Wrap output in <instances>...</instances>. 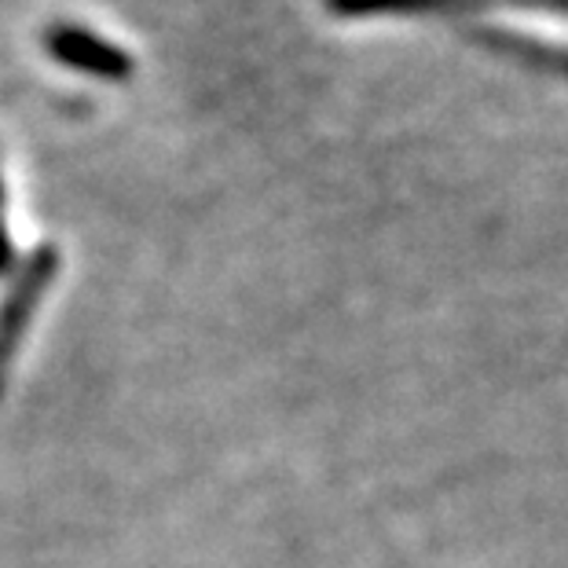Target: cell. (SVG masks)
Returning <instances> with one entry per match:
<instances>
[{
	"instance_id": "obj_1",
	"label": "cell",
	"mask_w": 568,
	"mask_h": 568,
	"mask_svg": "<svg viewBox=\"0 0 568 568\" xmlns=\"http://www.w3.org/2000/svg\"><path fill=\"white\" fill-rule=\"evenodd\" d=\"M48 55L59 59L63 67L84 70V74L106 78V81H125L132 74V59L118 44L95 38L92 30L81 27H52L44 33Z\"/></svg>"
}]
</instances>
